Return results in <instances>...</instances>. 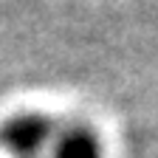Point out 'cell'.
<instances>
[{"instance_id":"cell-1","label":"cell","mask_w":158,"mask_h":158,"mask_svg":"<svg viewBox=\"0 0 158 158\" xmlns=\"http://www.w3.org/2000/svg\"><path fill=\"white\" fill-rule=\"evenodd\" d=\"M51 158H102L96 135L85 127H71L54 135V155Z\"/></svg>"}]
</instances>
